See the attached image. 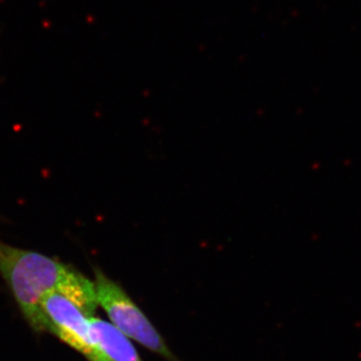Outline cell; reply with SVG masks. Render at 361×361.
<instances>
[{"label":"cell","instance_id":"cell-1","mask_svg":"<svg viewBox=\"0 0 361 361\" xmlns=\"http://www.w3.org/2000/svg\"><path fill=\"white\" fill-rule=\"evenodd\" d=\"M0 275L13 292L26 322L37 332L51 334L42 305L49 292H61L82 304L92 302L96 296L94 282L71 266L39 252L16 248L1 239Z\"/></svg>","mask_w":361,"mask_h":361},{"label":"cell","instance_id":"cell-2","mask_svg":"<svg viewBox=\"0 0 361 361\" xmlns=\"http://www.w3.org/2000/svg\"><path fill=\"white\" fill-rule=\"evenodd\" d=\"M94 283L97 304L106 311L116 329L169 361H178L147 316L122 287L99 269L96 270Z\"/></svg>","mask_w":361,"mask_h":361},{"label":"cell","instance_id":"cell-3","mask_svg":"<svg viewBox=\"0 0 361 361\" xmlns=\"http://www.w3.org/2000/svg\"><path fill=\"white\" fill-rule=\"evenodd\" d=\"M42 310L51 326V334L82 353L89 361H111L94 342L89 331V316L73 299L51 291L42 300Z\"/></svg>","mask_w":361,"mask_h":361},{"label":"cell","instance_id":"cell-4","mask_svg":"<svg viewBox=\"0 0 361 361\" xmlns=\"http://www.w3.org/2000/svg\"><path fill=\"white\" fill-rule=\"evenodd\" d=\"M89 331L94 344L111 361H142L128 336L115 325L90 316Z\"/></svg>","mask_w":361,"mask_h":361}]
</instances>
